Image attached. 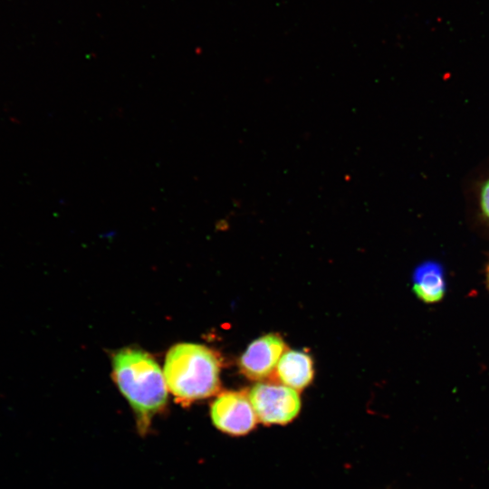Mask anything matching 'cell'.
<instances>
[{
  "mask_svg": "<svg viewBox=\"0 0 489 489\" xmlns=\"http://www.w3.org/2000/svg\"><path fill=\"white\" fill-rule=\"evenodd\" d=\"M479 206L484 217L489 221V179L484 181L481 187Z\"/></svg>",
  "mask_w": 489,
  "mask_h": 489,
  "instance_id": "ba28073f",
  "label": "cell"
},
{
  "mask_svg": "<svg viewBox=\"0 0 489 489\" xmlns=\"http://www.w3.org/2000/svg\"><path fill=\"white\" fill-rule=\"evenodd\" d=\"M412 290L425 303L434 304L442 301L446 292L443 265L433 260L418 264L412 275Z\"/></svg>",
  "mask_w": 489,
  "mask_h": 489,
  "instance_id": "8992f818",
  "label": "cell"
},
{
  "mask_svg": "<svg viewBox=\"0 0 489 489\" xmlns=\"http://www.w3.org/2000/svg\"><path fill=\"white\" fill-rule=\"evenodd\" d=\"M220 370L217 355L211 349L196 343L174 345L164 364L168 389L183 406L217 393Z\"/></svg>",
  "mask_w": 489,
  "mask_h": 489,
  "instance_id": "7a4b0ae2",
  "label": "cell"
},
{
  "mask_svg": "<svg viewBox=\"0 0 489 489\" xmlns=\"http://www.w3.org/2000/svg\"><path fill=\"white\" fill-rule=\"evenodd\" d=\"M274 373L281 384L296 390L303 389L313 379L314 370L312 357L302 350H285Z\"/></svg>",
  "mask_w": 489,
  "mask_h": 489,
  "instance_id": "52a82bcc",
  "label": "cell"
},
{
  "mask_svg": "<svg viewBox=\"0 0 489 489\" xmlns=\"http://www.w3.org/2000/svg\"><path fill=\"white\" fill-rule=\"evenodd\" d=\"M485 283H486L487 288L489 289V262L485 268Z\"/></svg>",
  "mask_w": 489,
  "mask_h": 489,
  "instance_id": "9c48e42d",
  "label": "cell"
},
{
  "mask_svg": "<svg viewBox=\"0 0 489 489\" xmlns=\"http://www.w3.org/2000/svg\"><path fill=\"white\" fill-rule=\"evenodd\" d=\"M112 376L134 410L139 432L146 433L152 418L167 404L168 386L164 373L147 352L125 348L113 356Z\"/></svg>",
  "mask_w": 489,
  "mask_h": 489,
  "instance_id": "6da1fadb",
  "label": "cell"
},
{
  "mask_svg": "<svg viewBox=\"0 0 489 489\" xmlns=\"http://www.w3.org/2000/svg\"><path fill=\"white\" fill-rule=\"evenodd\" d=\"M210 417L218 430L233 436L248 434L258 421L248 393L243 390L220 393L211 404Z\"/></svg>",
  "mask_w": 489,
  "mask_h": 489,
  "instance_id": "277c9868",
  "label": "cell"
},
{
  "mask_svg": "<svg viewBox=\"0 0 489 489\" xmlns=\"http://www.w3.org/2000/svg\"><path fill=\"white\" fill-rule=\"evenodd\" d=\"M248 396L258 421L264 425L289 424L302 407L298 390L281 383H256Z\"/></svg>",
  "mask_w": 489,
  "mask_h": 489,
  "instance_id": "3957f363",
  "label": "cell"
},
{
  "mask_svg": "<svg viewBox=\"0 0 489 489\" xmlns=\"http://www.w3.org/2000/svg\"><path fill=\"white\" fill-rule=\"evenodd\" d=\"M285 348L282 337L275 333L254 340L239 359L241 373L253 380L267 379L274 373Z\"/></svg>",
  "mask_w": 489,
  "mask_h": 489,
  "instance_id": "5b68a950",
  "label": "cell"
}]
</instances>
